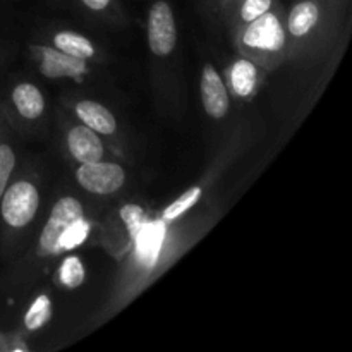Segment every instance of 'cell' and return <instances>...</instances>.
Segmentation results:
<instances>
[{"label":"cell","mask_w":352,"mask_h":352,"mask_svg":"<svg viewBox=\"0 0 352 352\" xmlns=\"http://www.w3.org/2000/svg\"><path fill=\"white\" fill-rule=\"evenodd\" d=\"M236 43L244 57L260 67L275 69L287 57V31L282 10L272 7L268 12L237 28Z\"/></svg>","instance_id":"1"},{"label":"cell","mask_w":352,"mask_h":352,"mask_svg":"<svg viewBox=\"0 0 352 352\" xmlns=\"http://www.w3.org/2000/svg\"><path fill=\"white\" fill-rule=\"evenodd\" d=\"M40 208V191L30 179L9 182L0 198V217L9 229H24Z\"/></svg>","instance_id":"2"},{"label":"cell","mask_w":352,"mask_h":352,"mask_svg":"<svg viewBox=\"0 0 352 352\" xmlns=\"http://www.w3.org/2000/svg\"><path fill=\"white\" fill-rule=\"evenodd\" d=\"M85 217V208L81 201L74 196H64L58 199L52 208L43 229H41L40 239H38V250L45 256H55L58 254V239L65 232L71 223Z\"/></svg>","instance_id":"3"},{"label":"cell","mask_w":352,"mask_h":352,"mask_svg":"<svg viewBox=\"0 0 352 352\" xmlns=\"http://www.w3.org/2000/svg\"><path fill=\"white\" fill-rule=\"evenodd\" d=\"M148 47L157 57H167L177 43V26L167 0H155L148 12Z\"/></svg>","instance_id":"4"},{"label":"cell","mask_w":352,"mask_h":352,"mask_svg":"<svg viewBox=\"0 0 352 352\" xmlns=\"http://www.w3.org/2000/svg\"><path fill=\"white\" fill-rule=\"evenodd\" d=\"M76 181L91 195H113L126 182V170L122 165L113 162H88V164H79V167L76 168Z\"/></svg>","instance_id":"5"},{"label":"cell","mask_w":352,"mask_h":352,"mask_svg":"<svg viewBox=\"0 0 352 352\" xmlns=\"http://www.w3.org/2000/svg\"><path fill=\"white\" fill-rule=\"evenodd\" d=\"M38 57V67L43 76L50 79L71 78L78 79L88 72V65L82 58L71 57L55 47H36L33 48Z\"/></svg>","instance_id":"6"},{"label":"cell","mask_w":352,"mask_h":352,"mask_svg":"<svg viewBox=\"0 0 352 352\" xmlns=\"http://www.w3.org/2000/svg\"><path fill=\"white\" fill-rule=\"evenodd\" d=\"M199 89H201V102L205 107V112L212 119H223L230 107L229 89L223 82L222 76L217 72V69L212 64H206L203 67Z\"/></svg>","instance_id":"7"},{"label":"cell","mask_w":352,"mask_h":352,"mask_svg":"<svg viewBox=\"0 0 352 352\" xmlns=\"http://www.w3.org/2000/svg\"><path fill=\"white\" fill-rule=\"evenodd\" d=\"M65 143H67L69 153L78 164L103 160L105 157V148H103L98 133L89 129L85 124L71 127L67 138H65Z\"/></svg>","instance_id":"8"},{"label":"cell","mask_w":352,"mask_h":352,"mask_svg":"<svg viewBox=\"0 0 352 352\" xmlns=\"http://www.w3.org/2000/svg\"><path fill=\"white\" fill-rule=\"evenodd\" d=\"M165 232H167L165 220H157V222L148 220L146 226L134 236V253H136L138 261L143 267L151 268L157 263L165 239Z\"/></svg>","instance_id":"9"},{"label":"cell","mask_w":352,"mask_h":352,"mask_svg":"<svg viewBox=\"0 0 352 352\" xmlns=\"http://www.w3.org/2000/svg\"><path fill=\"white\" fill-rule=\"evenodd\" d=\"M227 76H229V89L237 98L253 96L261 81L260 65L244 55L230 64Z\"/></svg>","instance_id":"10"},{"label":"cell","mask_w":352,"mask_h":352,"mask_svg":"<svg viewBox=\"0 0 352 352\" xmlns=\"http://www.w3.org/2000/svg\"><path fill=\"white\" fill-rule=\"evenodd\" d=\"M74 112L81 124L102 136H110L117 131V120L113 113L95 100H81L74 105Z\"/></svg>","instance_id":"11"},{"label":"cell","mask_w":352,"mask_h":352,"mask_svg":"<svg viewBox=\"0 0 352 352\" xmlns=\"http://www.w3.org/2000/svg\"><path fill=\"white\" fill-rule=\"evenodd\" d=\"M320 3L316 0H299L289 10L287 19H285V31L291 34V38H305L311 33L320 21Z\"/></svg>","instance_id":"12"},{"label":"cell","mask_w":352,"mask_h":352,"mask_svg":"<svg viewBox=\"0 0 352 352\" xmlns=\"http://www.w3.org/2000/svg\"><path fill=\"white\" fill-rule=\"evenodd\" d=\"M12 105L16 112L26 120H36L45 112V96L33 82H19L12 88Z\"/></svg>","instance_id":"13"},{"label":"cell","mask_w":352,"mask_h":352,"mask_svg":"<svg viewBox=\"0 0 352 352\" xmlns=\"http://www.w3.org/2000/svg\"><path fill=\"white\" fill-rule=\"evenodd\" d=\"M54 47L71 57L88 60L95 55V45L76 31H60L54 36Z\"/></svg>","instance_id":"14"},{"label":"cell","mask_w":352,"mask_h":352,"mask_svg":"<svg viewBox=\"0 0 352 352\" xmlns=\"http://www.w3.org/2000/svg\"><path fill=\"white\" fill-rule=\"evenodd\" d=\"M52 320V301L48 296L41 294L31 302V306L28 308L26 315H24V327L30 332L34 330H40L47 325Z\"/></svg>","instance_id":"15"},{"label":"cell","mask_w":352,"mask_h":352,"mask_svg":"<svg viewBox=\"0 0 352 352\" xmlns=\"http://www.w3.org/2000/svg\"><path fill=\"white\" fill-rule=\"evenodd\" d=\"M86 272L85 265H82L81 258L71 256L64 258V261L60 263V268H58V280L64 287L67 289H78L81 287L82 282H85Z\"/></svg>","instance_id":"16"},{"label":"cell","mask_w":352,"mask_h":352,"mask_svg":"<svg viewBox=\"0 0 352 352\" xmlns=\"http://www.w3.org/2000/svg\"><path fill=\"white\" fill-rule=\"evenodd\" d=\"M89 230H91V226H89V222L85 217L76 220L74 223H71L65 229V232L60 236V239H58V254L64 253V251H72L78 246H81L88 239Z\"/></svg>","instance_id":"17"},{"label":"cell","mask_w":352,"mask_h":352,"mask_svg":"<svg viewBox=\"0 0 352 352\" xmlns=\"http://www.w3.org/2000/svg\"><path fill=\"white\" fill-rule=\"evenodd\" d=\"M201 196H203V189L199 188V186H195V188L188 189L184 195H181L177 199H174V201H172L170 205L164 210V213H162V219L164 220L179 219V217L184 215L188 210H191L192 206L199 201V198H201Z\"/></svg>","instance_id":"18"},{"label":"cell","mask_w":352,"mask_h":352,"mask_svg":"<svg viewBox=\"0 0 352 352\" xmlns=\"http://www.w3.org/2000/svg\"><path fill=\"white\" fill-rule=\"evenodd\" d=\"M119 217L120 220H122L124 227H126L131 239H134V236H136L148 222L146 210L141 205H136V203H127V205H124L122 208L119 210Z\"/></svg>","instance_id":"19"},{"label":"cell","mask_w":352,"mask_h":352,"mask_svg":"<svg viewBox=\"0 0 352 352\" xmlns=\"http://www.w3.org/2000/svg\"><path fill=\"white\" fill-rule=\"evenodd\" d=\"M275 6V0H241L237 6V23H250Z\"/></svg>","instance_id":"20"},{"label":"cell","mask_w":352,"mask_h":352,"mask_svg":"<svg viewBox=\"0 0 352 352\" xmlns=\"http://www.w3.org/2000/svg\"><path fill=\"white\" fill-rule=\"evenodd\" d=\"M14 168H16V153H14L12 146L0 141V198L9 186Z\"/></svg>","instance_id":"21"},{"label":"cell","mask_w":352,"mask_h":352,"mask_svg":"<svg viewBox=\"0 0 352 352\" xmlns=\"http://www.w3.org/2000/svg\"><path fill=\"white\" fill-rule=\"evenodd\" d=\"M81 2L86 9L93 10V12H102V10L109 9L112 0H81Z\"/></svg>","instance_id":"22"},{"label":"cell","mask_w":352,"mask_h":352,"mask_svg":"<svg viewBox=\"0 0 352 352\" xmlns=\"http://www.w3.org/2000/svg\"><path fill=\"white\" fill-rule=\"evenodd\" d=\"M223 2H230V0H223Z\"/></svg>","instance_id":"23"}]
</instances>
